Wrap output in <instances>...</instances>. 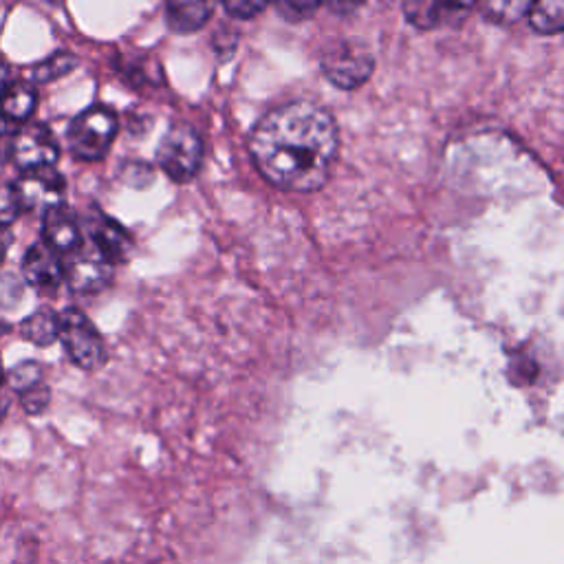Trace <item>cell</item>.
Here are the masks:
<instances>
[{
  "label": "cell",
  "mask_w": 564,
  "mask_h": 564,
  "mask_svg": "<svg viewBox=\"0 0 564 564\" xmlns=\"http://www.w3.org/2000/svg\"><path fill=\"white\" fill-rule=\"evenodd\" d=\"M167 24L178 33H192L207 24L212 18V4L189 0V2H167Z\"/></svg>",
  "instance_id": "14"
},
{
  "label": "cell",
  "mask_w": 564,
  "mask_h": 564,
  "mask_svg": "<svg viewBox=\"0 0 564 564\" xmlns=\"http://www.w3.org/2000/svg\"><path fill=\"white\" fill-rule=\"evenodd\" d=\"M372 66V53L352 40H339L322 55V70L326 79L344 90L361 86L370 77Z\"/></svg>",
  "instance_id": "5"
},
{
  "label": "cell",
  "mask_w": 564,
  "mask_h": 564,
  "mask_svg": "<svg viewBox=\"0 0 564 564\" xmlns=\"http://www.w3.org/2000/svg\"><path fill=\"white\" fill-rule=\"evenodd\" d=\"M7 75H9V66L0 59V90L7 86Z\"/></svg>",
  "instance_id": "26"
},
{
  "label": "cell",
  "mask_w": 564,
  "mask_h": 564,
  "mask_svg": "<svg viewBox=\"0 0 564 564\" xmlns=\"http://www.w3.org/2000/svg\"><path fill=\"white\" fill-rule=\"evenodd\" d=\"M119 119L108 106H90L82 110L68 126V150L79 161H99L112 145Z\"/></svg>",
  "instance_id": "2"
},
{
  "label": "cell",
  "mask_w": 564,
  "mask_h": 564,
  "mask_svg": "<svg viewBox=\"0 0 564 564\" xmlns=\"http://www.w3.org/2000/svg\"><path fill=\"white\" fill-rule=\"evenodd\" d=\"M7 132V121L0 117V137Z\"/></svg>",
  "instance_id": "28"
},
{
  "label": "cell",
  "mask_w": 564,
  "mask_h": 564,
  "mask_svg": "<svg viewBox=\"0 0 564 564\" xmlns=\"http://www.w3.org/2000/svg\"><path fill=\"white\" fill-rule=\"evenodd\" d=\"M4 383V368H2V357H0V386Z\"/></svg>",
  "instance_id": "29"
},
{
  "label": "cell",
  "mask_w": 564,
  "mask_h": 564,
  "mask_svg": "<svg viewBox=\"0 0 564 564\" xmlns=\"http://www.w3.org/2000/svg\"><path fill=\"white\" fill-rule=\"evenodd\" d=\"M68 359L82 370H97L106 364V344L95 324L79 311L66 308L59 315V335Z\"/></svg>",
  "instance_id": "4"
},
{
  "label": "cell",
  "mask_w": 564,
  "mask_h": 564,
  "mask_svg": "<svg viewBox=\"0 0 564 564\" xmlns=\"http://www.w3.org/2000/svg\"><path fill=\"white\" fill-rule=\"evenodd\" d=\"M88 227V240L104 253L110 258V262H121L128 258L132 242L130 236L123 231L121 225H117L112 218L93 212L86 220Z\"/></svg>",
  "instance_id": "11"
},
{
  "label": "cell",
  "mask_w": 564,
  "mask_h": 564,
  "mask_svg": "<svg viewBox=\"0 0 564 564\" xmlns=\"http://www.w3.org/2000/svg\"><path fill=\"white\" fill-rule=\"evenodd\" d=\"M20 203L11 183L0 181V225L7 227L20 216Z\"/></svg>",
  "instance_id": "21"
},
{
  "label": "cell",
  "mask_w": 564,
  "mask_h": 564,
  "mask_svg": "<svg viewBox=\"0 0 564 564\" xmlns=\"http://www.w3.org/2000/svg\"><path fill=\"white\" fill-rule=\"evenodd\" d=\"M223 7L229 15L240 20L256 18L260 11H264V2H253V0H231V2H225Z\"/></svg>",
  "instance_id": "23"
},
{
  "label": "cell",
  "mask_w": 564,
  "mask_h": 564,
  "mask_svg": "<svg viewBox=\"0 0 564 564\" xmlns=\"http://www.w3.org/2000/svg\"><path fill=\"white\" fill-rule=\"evenodd\" d=\"M4 381H7V386H9L11 390H15L18 394H22V392H26V390H31V388L44 383V370H42V366H40L37 361L26 359V361L15 364V366L4 375Z\"/></svg>",
  "instance_id": "17"
},
{
  "label": "cell",
  "mask_w": 564,
  "mask_h": 564,
  "mask_svg": "<svg viewBox=\"0 0 564 564\" xmlns=\"http://www.w3.org/2000/svg\"><path fill=\"white\" fill-rule=\"evenodd\" d=\"M77 64H79L77 55H73V53H68V51H55L53 55L44 57V59L37 62L35 66H31V82H33V84H48V82H55V79L68 75Z\"/></svg>",
  "instance_id": "16"
},
{
  "label": "cell",
  "mask_w": 564,
  "mask_h": 564,
  "mask_svg": "<svg viewBox=\"0 0 564 564\" xmlns=\"http://www.w3.org/2000/svg\"><path fill=\"white\" fill-rule=\"evenodd\" d=\"M37 106V90L31 82H11L0 90V117L9 123H26Z\"/></svg>",
  "instance_id": "12"
},
{
  "label": "cell",
  "mask_w": 564,
  "mask_h": 564,
  "mask_svg": "<svg viewBox=\"0 0 564 564\" xmlns=\"http://www.w3.org/2000/svg\"><path fill=\"white\" fill-rule=\"evenodd\" d=\"M2 165H4V156H2V152H0V172H2Z\"/></svg>",
  "instance_id": "30"
},
{
  "label": "cell",
  "mask_w": 564,
  "mask_h": 564,
  "mask_svg": "<svg viewBox=\"0 0 564 564\" xmlns=\"http://www.w3.org/2000/svg\"><path fill=\"white\" fill-rule=\"evenodd\" d=\"M24 282L35 289H55L64 280V260L44 242H35L22 258Z\"/></svg>",
  "instance_id": "9"
},
{
  "label": "cell",
  "mask_w": 564,
  "mask_h": 564,
  "mask_svg": "<svg viewBox=\"0 0 564 564\" xmlns=\"http://www.w3.org/2000/svg\"><path fill=\"white\" fill-rule=\"evenodd\" d=\"M59 335V315L53 308H37L20 322V337L35 344L48 346Z\"/></svg>",
  "instance_id": "13"
},
{
  "label": "cell",
  "mask_w": 564,
  "mask_h": 564,
  "mask_svg": "<svg viewBox=\"0 0 564 564\" xmlns=\"http://www.w3.org/2000/svg\"><path fill=\"white\" fill-rule=\"evenodd\" d=\"M42 238H44L42 242L48 245L59 256L70 253L82 245L79 220L64 205L51 207L48 212H44V218H42Z\"/></svg>",
  "instance_id": "10"
},
{
  "label": "cell",
  "mask_w": 564,
  "mask_h": 564,
  "mask_svg": "<svg viewBox=\"0 0 564 564\" xmlns=\"http://www.w3.org/2000/svg\"><path fill=\"white\" fill-rule=\"evenodd\" d=\"M20 209L24 212H48L51 207L62 205L66 181L55 167L26 170L13 183Z\"/></svg>",
  "instance_id": "8"
},
{
  "label": "cell",
  "mask_w": 564,
  "mask_h": 564,
  "mask_svg": "<svg viewBox=\"0 0 564 564\" xmlns=\"http://www.w3.org/2000/svg\"><path fill=\"white\" fill-rule=\"evenodd\" d=\"M115 264L104 256L90 240L70 251L68 262H64V280L75 293H97L112 280Z\"/></svg>",
  "instance_id": "6"
},
{
  "label": "cell",
  "mask_w": 564,
  "mask_h": 564,
  "mask_svg": "<svg viewBox=\"0 0 564 564\" xmlns=\"http://www.w3.org/2000/svg\"><path fill=\"white\" fill-rule=\"evenodd\" d=\"M11 161L22 170H40L53 167L59 159V145L53 132L42 123H26L22 126L9 145Z\"/></svg>",
  "instance_id": "7"
},
{
  "label": "cell",
  "mask_w": 564,
  "mask_h": 564,
  "mask_svg": "<svg viewBox=\"0 0 564 564\" xmlns=\"http://www.w3.org/2000/svg\"><path fill=\"white\" fill-rule=\"evenodd\" d=\"M319 2H311V0H282L278 2V11L286 18V20H306L317 11Z\"/></svg>",
  "instance_id": "22"
},
{
  "label": "cell",
  "mask_w": 564,
  "mask_h": 564,
  "mask_svg": "<svg viewBox=\"0 0 564 564\" xmlns=\"http://www.w3.org/2000/svg\"><path fill=\"white\" fill-rule=\"evenodd\" d=\"M7 330H9V324H7V322H2V319H0V337H2V335H4V333H7Z\"/></svg>",
  "instance_id": "27"
},
{
  "label": "cell",
  "mask_w": 564,
  "mask_h": 564,
  "mask_svg": "<svg viewBox=\"0 0 564 564\" xmlns=\"http://www.w3.org/2000/svg\"><path fill=\"white\" fill-rule=\"evenodd\" d=\"M11 240H13V238H11V231L0 225V264H2V260H4V256H7V251H9Z\"/></svg>",
  "instance_id": "24"
},
{
  "label": "cell",
  "mask_w": 564,
  "mask_h": 564,
  "mask_svg": "<svg viewBox=\"0 0 564 564\" xmlns=\"http://www.w3.org/2000/svg\"><path fill=\"white\" fill-rule=\"evenodd\" d=\"M20 403L26 414H42L51 403V388L46 383H40L35 388L22 392Z\"/></svg>",
  "instance_id": "20"
},
{
  "label": "cell",
  "mask_w": 564,
  "mask_h": 564,
  "mask_svg": "<svg viewBox=\"0 0 564 564\" xmlns=\"http://www.w3.org/2000/svg\"><path fill=\"white\" fill-rule=\"evenodd\" d=\"M527 0H505V2H485L480 7L485 20L496 22V24H511L518 22L527 11H529Z\"/></svg>",
  "instance_id": "18"
},
{
  "label": "cell",
  "mask_w": 564,
  "mask_h": 564,
  "mask_svg": "<svg viewBox=\"0 0 564 564\" xmlns=\"http://www.w3.org/2000/svg\"><path fill=\"white\" fill-rule=\"evenodd\" d=\"M7 410H9V397H7L4 388L0 386V419L7 414Z\"/></svg>",
  "instance_id": "25"
},
{
  "label": "cell",
  "mask_w": 564,
  "mask_h": 564,
  "mask_svg": "<svg viewBox=\"0 0 564 564\" xmlns=\"http://www.w3.org/2000/svg\"><path fill=\"white\" fill-rule=\"evenodd\" d=\"M156 159L172 181L187 183L200 170L203 139L189 123H172L159 143Z\"/></svg>",
  "instance_id": "3"
},
{
  "label": "cell",
  "mask_w": 564,
  "mask_h": 564,
  "mask_svg": "<svg viewBox=\"0 0 564 564\" xmlns=\"http://www.w3.org/2000/svg\"><path fill=\"white\" fill-rule=\"evenodd\" d=\"M339 148L333 115L313 101L271 108L249 134V152L260 174L286 192L319 189Z\"/></svg>",
  "instance_id": "1"
},
{
  "label": "cell",
  "mask_w": 564,
  "mask_h": 564,
  "mask_svg": "<svg viewBox=\"0 0 564 564\" xmlns=\"http://www.w3.org/2000/svg\"><path fill=\"white\" fill-rule=\"evenodd\" d=\"M529 24L540 33H560L564 29V2L562 0H540L529 4Z\"/></svg>",
  "instance_id": "15"
},
{
  "label": "cell",
  "mask_w": 564,
  "mask_h": 564,
  "mask_svg": "<svg viewBox=\"0 0 564 564\" xmlns=\"http://www.w3.org/2000/svg\"><path fill=\"white\" fill-rule=\"evenodd\" d=\"M403 13L408 22H412L419 29H432L443 22L441 18V4L430 2V0H416V2H405Z\"/></svg>",
  "instance_id": "19"
}]
</instances>
